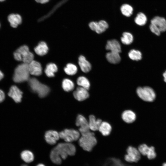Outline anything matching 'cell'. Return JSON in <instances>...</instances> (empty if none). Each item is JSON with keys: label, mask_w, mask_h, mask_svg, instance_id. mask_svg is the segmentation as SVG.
Masks as SVG:
<instances>
[{"label": "cell", "mask_w": 166, "mask_h": 166, "mask_svg": "<svg viewBox=\"0 0 166 166\" xmlns=\"http://www.w3.org/2000/svg\"><path fill=\"white\" fill-rule=\"evenodd\" d=\"M60 138L66 142L71 143L80 138L79 131L73 129H65L59 133Z\"/></svg>", "instance_id": "cell-7"}, {"label": "cell", "mask_w": 166, "mask_h": 166, "mask_svg": "<svg viewBox=\"0 0 166 166\" xmlns=\"http://www.w3.org/2000/svg\"><path fill=\"white\" fill-rule=\"evenodd\" d=\"M140 153L144 156H147L149 159H153L156 156L155 148L153 147H148L145 144L140 145L138 148Z\"/></svg>", "instance_id": "cell-10"}, {"label": "cell", "mask_w": 166, "mask_h": 166, "mask_svg": "<svg viewBox=\"0 0 166 166\" xmlns=\"http://www.w3.org/2000/svg\"><path fill=\"white\" fill-rule=\"evenodd\" d=\"M4 77V75L2 72L0 70V81Z\"/></svg>", "instance_id": "cell-40"}, {"label": "cell", "mask_w": 166, "mask_h": 166, "mask_svg": "<svg viewBox=\"0 0 166 166\" xmlns=\"http://www.w3.org/2000/svg\"><path fill=\"white\" fill-rule=\"evenodd\" d=\"M73 95L75 99L79 101H84L89 96L88 90L81 87H78L73 92Z\"/></svg>", "instance_id": "cell-11"}, {"label": "cell", "mask_w": 166, "mask_h": 166, "mask_svg": "<svg viewBox=\"0 0 166 166\" xmlns=\"http://www.w3.org/2000/svg\"><path fill=\"white\" fill-rule=\"evenodd\" d=\"M121 10L122 14L127 17L130 16L132 14L133 11L132 7L127 4L123 5L121 8Z\"/></svg>", "instance_id": "cell-32"}, {"label": "cell", "mask_w": 166, "mask_h": 166, "mask_svg": "<svg viewBox=\"0 0 166 166\" xmlns=\"http://www.w3.org/2000/svg\"><path fill=\"white\" fill-rule=\"evenodd\" d=\"M45 137L46 142L51 145L55 144L60 138L59 133L54 130H49L45 133Z\"/></svg>", "instance_id": "cell-13"}, {"label": "cell", "mask_w": 166, "mask_h": 166, "mask_svg": "<svg viewBox=\"0 0 166 166\" xmlns=\"http://www.w3.org/2000/svg\"><path fill=\"white\" fill-rule=\"evenodd\" d=\"M77 84L80 86L88 90L90 87V83L88 79L84 76L79 77L77 80Z\"/></svg>", "instance_id": "cell-27"}, {"label": "cell", "mask_w": 166, "mask_h": 166, "mask_svg": "<svg viewBox=\"0 0 166 166\" xmlns=\"http://www.w3.org/2000/svg\"><path fill=\"white\" fill-rule=\"evenodd\" d=\"M30 74L35 76H39L42 73V68L38 62L33 60L28 64Z\"/></svg>", "instance_id": "cell-14"}, {"label": "cell", "mask_w": 166, "mask_h": 166, "mask_svg": "<svg viewBox=\"0 0 166 166\" xmlns=\"http://www.w3.org/2000/svg\"><path fill=\"white\" fill-rule=\"evenodd\" d=\"M136 93L140 98L146 101H153L156 98L154 91L149 86L138 87L136 89Z\"/></svg>", "instance_id": "cell-6"}, {"label": "cell", "mask_w": 166, "mask_h": 166, "mask_svg": "<svg viewBox=\"0 0 166 166\" xmlns=\"http://www.w3.org/2000/svg\"><path fill=\"white\" fill-rule=\"evenodd\" d=\"M106 57L109 62L113 64L119 63L121 60L119 53L116 52L110 51L106 53Z\"/></svg>", "instance_id": "cell-21"}, {"label": "cell", "mask_w": 166, "mask_h": 166, "mask_svg": "<svg viewBox=\"0 0 166 166\" xmlns=\"http://www.w3.org/2000/svg\"><path fill=\"white\" fill-rule=\"evenodd\" d=\"M78 64L81 70L84 73L89 72L91 69L90 63L82 55L80 56L78 58Z\"/></svg>", "instance_id": "cell-18"}, {"label": "cell", "mask_w": 166, "mask_h": 166, "mask_svg": "<svg viewBox=\"0 0 166 166\" xmlns=\"http://www.w3.org/2000/svg\"><path fill=\"white\" fill-rule=\"evenodd\" d=\"M64 70L65 73L69 75H72L75 74L77 72V68L74 65L69 63L67 65Z\"/></svg>", "instance_id": "cell-33"}, {"label": "cell", "mask_w": 166, "mask_h": 166, "mask_svg": "<svg viewBox=\"0 0 166 166\" xmlns=\"http://www.w3.org/2000/svg\"><path fill=\"white\" fill-rule=\"evenodd\" d=\"M123 120L128 123H131L133 122L136 119L135 113L130 110H126L124 111L122 114Z\"/></svg>", "instance_id": "cell-20"}, {"label": "cell", "mask_w": 166, "mask_h": 166, "mask_svg": "<svg viewBox=\"0 0 166 166\" xmlns=\"http://www.w3.org/2000/svg\"><path fill=\"white\" fill-rule=\"evenodd\" d=\"M22 92L15 85L12 86L10 88L8 95L16 103L21 101Z\"/></svg>", "instance_id": "cell-12"}, {"label": "cell", "mask_w": 166, "mask_h": 166, "mask_svg": "<svg viewBox=\"0 0 166 166\" xmlns=\"http://www.w3.org/2000/svg\"><path fill=\"white\" fill-rule=\"evenodd\" d=\"M74 84L70 80L68 79H64L62 83V87L65 91L69 92L72 90L74 88Z\"/></svg>", "instance_id": "cell-30"}, {"label": "cell", "mask_w": 166, "mask_h": 166, "mask_svg": "<svg viewBox=\"0 0 166 166\" xmlns=\"http://www.w3.org/2000/svg\"><path fill=\"white\" fill-rule=\"evenodd\" d=\"M5 98V95L4 92L0 89V103L2 102Z\"/></svg>", "instance_id": "cell-37"}, {"label": "cell", "mask_w": 166, "mask_h": 166, "mask_svg": "<svg viewBox=\"0 0 166 166\" xmlns=\"http://www.w3.org/2000/svg\"><path fill=\"white\" fill-rule=\"evenodd\" d=\"M105 48L106 50L110 51L120 53L121 51V48L119 42L116 39L107 41Z\"/></svg>", "instance_id": "cell-16"}, {"label": "cell", "mask_w": 166, "mask_h": 166, "mask_svg": "<svg viewBox=\"0 0 166 166\" xmlns=\"http://www.w3.org/2000/svg\"><path fill=\"white\" fill-rule=\"evenodd\" d=\"M151 23L156 26L161 32L166 31V20L163 17L156 16L151 20Z\"/></svg>", "instance_id": "cell-15"}, {"label": "cell", "mask_w": 166, "mask_h": 166, "mask_svg": "<svg viewBox=\"0 0 166 166\" xmlns=\"http://www.w3.org/2000/svg\"><path fill=\"white\" fill-rule=\"evenodd\" d=\"M57 70L56 65L53 63H50L47 65L45 69L46 75L49 77H52L54 76V73Z\"/></svg>", "instance_id": "cell-25"}, {"label": "cell", "mask_w": 166, "mask_h": 166, "mask_svg": "<svg viewBox=\"0 0 166 166\" xmlns=\"http://www.w3.org/2000/svg\"><path fill=\"white\" fill-rule=\"evenodd\" d=\"M76 149L75 146L71 143H61L58 144L51 151L50 158L53 163L60 164L62 159H66L68 156L75 155Z\"/></svg>", "instance_id": "cell-1"}, {"label": "cell", "mask_w": 166, "mask_h": 166, "mask_svg": "<svg viewBox=\"0 0 166 166\" xmlns=\"http://www.w3.org/2000/svg\"><path fill=\"white\" fill-rule=\"evenodd\" d=\"M127 154L124 156V159L129 162H136L140 158V153L138 150L135 148L129 146L127 149Z\"/></svg>", "instance_id": "cell-8"}, {"label": "cell", "mask_w": 166, "mask_h": 166, "mask_svg": "<svg viewBox=\"0 0 166 166\" xmlns=\"http://www.w3.org/2000/svg\"><path fill=\"white\" fill-rule=\"evenodd\" d=\"M37 2L41 3L44 4L48 2L50 0H35Z\"/></svg>", "instance_id": "cell-38"}, {"label": "cell", "mask_w": 166, "mask_h": 166, "mask_svg": "<svg viewBox=\"0 0 166 166\" xmlns=\"http://www.w3.org/2000/svg\"><path fill=\"white\" fill-rule=\"evenodd\" d=\"M30 74L28 64L23 63L15 69L13 80L16 83L23 82L29 80Z\"/></svg>", "instance_id": "cell-3"}, {"label": "cell", "mask_w": 166, "mask_h": 166, "mask_svg": "<svg viewBox=\"0 0 166 166\" xmlns=\"http://www.w3.org/2000/svg\"><path fill=\"white\" fill-rule=\"evenodd\" d=\"M133 38L132 34L129 32H124L121 38V41L124 44L128 45L132 43Z\"/></svg>", "instance_id": "cell-28"}, {"label": "cell", "mask_w": 166, "mask_h": 166, "mask_svg": "<svg viewBox=\"0 0 166 166\" xmlns=\"http://www.w3.org/2000/svg\"><path fill=\"white\" fill-rule=\"evenodd\" d=\"M149 28L151 31L156 35L158 36L160 34L161 31L154 25L151 23L149 26Z\"/></svg>", "instance_id": "cell-34"}, {"label": "cell", "mask_w": 166, "mask_h": 166, "mask_svg": "<svg viewBox=\"0 0 166 166\" xmlns=\"http://www.w3.org/2000/svg\"><path fill=\"white\" fill-rule=\"evenodd\" d=\"M29 84L31 90L37 93L40 97H45L49 92L48 87L41 83L35 78L29 79Z\"/></svg>", "instance_id": "cell-5"}, {"label": "cell", "mask_w": 166, "mask_h": 166, "mask_svg": "<svg viewBox=\"0 0 166 166\" xmlns=\"http://www.w3.org/2000/svg\"><path fill=\"white\" fill-rule=\"evenodd\" d=\"M108 27V25L105 21L101 20L97 22L95 31L98 34H101L104 32Z\"/></svg>", "instance_id": "cell-31"}, {"label": "cell", "mask_w": 166, "mask_h": 166, "mask_svg": "<svg viewBox=\"0 0 166 166\" xmlns=\"http://www.w3.org/2000/svg\"></svg>", "instance_id": "cell-45"}, {"label": "cell", "mask_w": 166, "mask_h": 166, "mask_svg": "<svg viewBox=\"0 0 166 166\" xmlns=\"http://www.w3.org/2000/svg\"><path fill=\"white\" fill-rule=\"evenodd\" d=\"M102 122L99 119H96L93 115H90L89 117V124L90 130L93 131L98 130Z\"/></svg>", "instance_id": "cell-17"}, {"label": "cell", "mask_w": 166, "mask_h": 166, "mask_svg": "<svg viewBox=\"0 0 166 166\" xmlns=\"http://www.w3.org/2000/svg\"><path fill=\"white\" fill-rule=\"evenodd\" d=\"M8 19L10 26L13 28H16L22 22V17L18 14H11L9 15Z\"/></svg>", "instance_id": "cell-19"}, {"label": "cell", "mask_w": 166, "mask_h": 166, "mask_svg": "<svg viewBox=\"0 0 166 166\" xmlns=\"http://www.w3.org/2000/svg\"><path fill=\"white\" fill-rule=\"evenodd\" d=\"M129 57L134 61H139L142 59V54L138 50L134 49H131L128 53Z\"/></svg>", "instance_id": "cell-29"}, {"label": "cell", "mask_w": 166, "mask_h": 166, "mask_svg": "<svg viewBox=\"0 0 166 166\" xmlns=\"http://www.w3.org/2000/svg\"><path fill=\"white\" fill-rule=\"evenodd\" d=\"M36 166H45L44 164L40 163L38 164Z\"/></svg>", "instance_id": "cell-41"}, {"label": "cell", "mask_w": 166, "mask_h": 166, "mask_svg": "<svg viewBox=\"0 0 166 166\" xmlns=\"http://www.w3.org/2000/svg\"><path fill=\"white\" fill-rule=\"evenodd\" d=\"M147 19L145 15L143 13H138L135 19V23L138 25L142 26L147 23Z\"/></svg>", "instance_id": "cell-26"}, {"label": "cell", "mask_w": 166, "mask_h": 166, "mask_svg": "<svg viewBox=\"0 0 166 166\" xmlns=\"http://www.w3.org/2000/svg\"><path fill=\"white\" fill-rule=\"evenodd\" d=\"M79 145L85 151L90 152L97 143L94 133L90 131L82 135L79 139Z\"/></svg>", "instance_id": "cell-2"}, {"label": "cell", "mask_w": 166, "mask_h": 166, "mask_svg": "<svg viewBox=\"0 0 166 166\" xmlns=\"http://www.w3.org/2000/svg\"><path fill=\"white\" fill-rule=\"evenodd\" d=\"M34 50L38 55L42 56L47 53L48 48L45 42H41L34 48Z\"/></svg>", "instance_id": "cell-22"}, {"label": "cell", "mask_w": 166, "mask_h": 166, "mask_svg": "<svg viewBox=\"0 0 166 166\" xmlns=\"http://www.w3.org/2000/svg\"><path fill=\"white\" fill-rule=\"evenodd\" d=\"M21 166H28L26 164H23Z\"/></svg>", "instance_id": "cell-43"}, {"label": "cell", "mask_w": 166, "mask_h": 166, "mask_svg": "<svg viewBox=\"0 0 166 166\" xmlns=\"http://www.w3.org/2000/svg\"><path fill=\"white\" fill-rule=\"evenodd\" d=\"M97 22H92L89 23V26L90 29L95 31L96 29Z\"/></svg>", "instance_id": "cell-36"}, {"label": "cell", "mask_w": 166, "mask_h": 166, "mask_svg": "<svg viewBox=\"0 0 166 166\" xmlns=\"http://www.w3.org/2000/svg\"><path fill=\"white\" fill-rule=\"evenodd\" d=\"M112 130V127L108 123L106 122H101L98 130L104 136L109 135Z\"/></svg>", "instance_id": "cell-23"}, {"label": "cell", "mask_w": 166, "mask_h": 166, "mask_svg": "<svg viewBox=\"0 0 166 166\" xmlns=\"http://www.w3.org/2000/svg\"><path fill=\"white\" fill-rule=\"evenodd\" d=\"M14 59L17 61H22L23 63L29 64L33 60L34 55L30 51L28 47L23 45L19 47L14 53Z\"/></svg>", "instance_id": "cell-4"}, {"label": "cell", "mask_w": 166, "mask_h": 166, "mask_svg": "<svg viewBox=\"0 0 166 166\" xmlns=\"http://www.w3.org/2000/svg\"><path fill=\"white\" fill-rule=\"evenodd\" d=\"M163 75L164 77V81L166 83V71L164 73Z\"/></svg>", "instance_id": "cell-39"}, {"label": "cell", "mask_w": 166, "mask_h": 166, "mask_svg": "<svg viewBox=\"0 0 166 166\" xmlns=\"http://www.w3.org/2000/svg\"><path fill=\"white\" fill-rule=\"evenodd\" d=\"M162 166H166V163H164L163 164Z\"/></svg>", "instance_id": "cell-42"}, {"label": "cell", "mask_w": 166, "mask_h": 166, "mask_svg": "<svg viewBox=\"0 0 166 166\" xmlns=\"http://www.w3.org/2000/svg\"><path fill=\"white\" fill-rule=\"evenodd\" d=\"M112 164L111 166H126L123 164L119 160L115 158L111 160Z\"/></svg>", "instance_id": "cell-35"}, {"label": "cell", "mask_w": 166, "mask_h": 166, "mask_svg": "<svg viewBox=\"0 0 166 166\" xmlns=\"http://www.w3.org/2000/svg\"><path fill=\"white\" fill-rule=\"evenodd\" d=\"M76 124L79 127V130L81 135H83L90 131L88 121L83 116L78 115L76 119Z\"/></svg>", "instance_id": "cell-9"}, {"label": "cell", "mask_w": 166, "mask_h": 166, "mask_svg": "<svg viewBox=\"0 0 166 166\" xmlns=\"http://www.w3.org/2000/svg\"><path fill=\"white\" fill-rule=\"evenodd\" d=\"M21 157L23 160L27 163L33 162L34 158L32 152L29 150L23 151L21 154Z\"/></svg>", "instance_id": "cell-24"}, {"label": "cell", "mask_w": 166, "mask_h": 166, "mask_svg": "<svg viewBox=\"0 0 166 166\" xmlns=\"http://www.w3.org/2000/svg\"><path fill=\"white\" fill-rule=\"evenodd\" d=\"M4 0H0V2L3 1H4Z\"/></svg>", "instance_id": "cell-44"}]
</instances>
